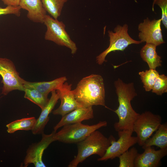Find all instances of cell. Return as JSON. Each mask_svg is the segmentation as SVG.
Instances as JSON below:
<instances>
[{
    "mask_svg": "<svg viewBox=\"0 0 167 167\" xmlns=\"http://www.w3.org/2000/svg\"><path fill=\"white\" fill-rule=\"evenodd\" d=\"M114 85L119 103L118 108L114 111L118 118V122L114 124V128L117 132L124 130L133 131L134 123L139 114L131 105V101L137 96L134 84L126 83L118 78Z\"/></svg>",
    "mask_w": 167,
    "mask_h": 167,
    "instance_id": "obj_1",
    "label": "cell"
},
{
    "mask_svg": "<svg viewBox=\"0 0 167 167\" xmlns=\"http://www.w3.org/2000/svg\"><path fill=\"white\" fill-rule=\"evenodd\" d=\"M73 91L76 101L82 107L99 105L107 108L104 80L100 75L92 74L83 78Z\"/></svg>",
    "mask_w": 167,
    "mask_h": 167,
    "instance_id": "obj_2",
    "label": "cell"
},
{
    "mask_svg": "<svg viewBox=\"0 0 167 167\" xmlns=\"http://www.w3.org/2000/svg\"><path fill=\"white\" fill-rule=\"evenodd\" d=\"M77 144V155L70 162L68 167H77L79 163L93 155L101 157L110 145L111 139L110 137L107 138L96 130Z\"/></svg>",
    "mask_w": 167,
    "mask_h": 167,
    "instance_id": "obj_3",
    "label": "cell"
},
{
    "mask_svg": "<svg viewBox=\"0 0 167 167\" xmlns=\"http://www.w3.org/2000/svg\"><path fill=\"white\" fill-rule=\"evenodd\" d=\"M107 121H100L97 123L89 125L81 122L66 125L57 132L54 138L56 141L66 143H77L82 141L92 132L99 128L106 126Z\"/></svg>",
    "mask_w": 167,
    "mask_h": 167,
    "instance_id": "obj_4",
    "label": "cell"
},
{
    "mask_svg": "<svg viewBox=\"0 0 167 167\" xmlns=\"http://www.w3.org/2000/svg\"><path fill=\"white\" fill-rule=\"evenodd\" d=\"M128 26L125 24L122 26L118 25L114 29V32L108 31L109 45L107 49L96 57V61L98 64L101 65L106 61V57L112 52L123 51L131 44L142 43L140 41L133 39L128 34Z\"/></svg>",
    "mask_w": 167,
    "mask_h": 167,
    "instance_id": "obj_5",
    "label": "cell"
},
{
    "mask_svg": "<svg viewBox=\"0 0 167 167\" xmlns=\"http://www.w3.org/2000/svg\"><path fill=\"white\" fill-rule=\"evenodd\" d=\"M43 24L47 27L45 35V40L67 47L70 49L73 54L76 53L77 49L76 45L66 31L65 25L62 21L46 15Z\"/></svg>",
    "mask_w": 167,
    "mask_h": 167,
    "instance_id": "obj_6",
    "label": "cell"
},
{
    "mask_svg": "<svg viewBox=\"0 0 167 167\" xmlns=\"http://www.w3.org/2000/svg\"><path fill=\"white\" fill-rule=\"evenodd\" d=\"M161 122L162 118L160 115L153 114L150 111L139 114L134 123L133 131L137 135V143L140 146H142L156 131Z\"/></svg>",
    "mask_w": 167,
    "mask_h": 167,
    "instance_id": "obj_7",
    "label": "cell"
},
{
    "mask_svg": "<svg viewBox=\"0 0 167 167\" xmlns=\"http://www.w3.org/2000/svg\"><path fill=\"white\" fill-rule=\"evenodd\" d=\"M0 75L3 85L2 94L7 95L14 90L24 91V84L25 80L19 75L15 66L10 59L0 58Z\"/></svg>",
    "mask_w": 167,
    "mask_h": 167,
    "instance_id": "obj_8",
    "label": "cell"
},
{
    "mask_svg": "<svg viewBox=\"0 0 167 167\" xmlns=\"http://www.w3.org/2000/svg\"><path fill=\"white\" fill-rule=\"evenodd\" d=\"M118 132V139L116 141L113 136L110 137L111 144L107 149L105 154L97 159L98 161H105L118 157L130 148L137 143V138L133 136V131L129 130H124Z\"/></svg>",
    "mask_w": 167,
    "mask_h": 167,
    "instance_id": "obj_9",
    "label": "cell"
},
{
    "mask_svg": "<svg viewBox=\"0 0 167 167\" xmlns=\"http://www.w3.org/2000/svg\"><path fill=\"white\" fill-rule=\"evenodd\" d=\"M161 19L150 20L148 18L138 25V37L142 42L154 44L156 46L165 43L161 28Z\"/></svg>",
    "mask_w": 167,
    "mask_h": 167,
    "instance_id": "obj_10",
    "label": "cell"
},
{
    "mask_svg": "<svg viewBox=\"0 0 167 167\" xmlns=\"http://www.w3.org/2000/svg\"><path fill=\"white\" fill-rule=\"evenodd\" d=\"M56 132L53 131L49 135L43 133L41 140L29 148L24 161V167H27L32 163L34 164L35 167H46L42 161L43 154L49 145L55 141L54 136Z\"/></svg>",
    "mask_w": 167,
    "mask_h": 167,
    "instance_id": "obj_11",
    "label": "cell"
},
{
    "mask_svg": "<svg viewBox=\"0 0 167 167\" xmlns=\"http://www.w3.org/2000/svg\"><path fill=\"white\" fill-rule=\"evenodd\" d=\"M72 84L65 82L56 91L59 95L61 101L59 106L53 111L54 115H59L62 116L78 108L82 107L76 101L71 90Z\"/></svg>",
    "mask_w": 167,
    "mask_h": 167,
    "instance_id": "obj_12",
    "label": "cell"
},
{
    "mask_svg": "<svg viewBox=\"0 0 167 167\" xmlns=\"http://www.w3.org/2000/svg\"><path fill=\"white\" fill-rule=\"evenodd\" d=\"M144 149L143 153L138 154L135 161V167H158L161 159L167 154V148L156 150L150 147Z\"/></svg>",
    "mask_w": 167,
    "mask_h": 167,
    "instance_id": "obj_13",
    "label": "cell"
},
{
    "mask_svg": "<svg viewBox=\"0 0 167 167\" xmlns=\"http://www.w3.org/2000/svg\"><path fill=\"white\" fill-rule=\"evenodd\" d=\"M93 118L92 106L79 108L62 116L60 121L54 126V131L56 132L58 129L65 125L80 122Z\"/></svg>",
    "mask_w": 167,
    "mask_h": 167,
    "instance_id": "obj_14",
    "label": "cell"
},
{
    "mask_svg": "<svg viewBox=\"0 0 167 167\" xmlns=\"http://www.w3.org/2000/svg\"><path fill=\"white\" fill-rule=\"evenodd\" d=\"M51 96L46 105L41 110L39 118L36 119L35 124L32 130L34 135L42 134L45 126L49 120V115L59 99V95L56 90L51 92Z\"/></svg>",
    "mask_w": 167,
    "mask_h": 167,
    "instance_id": "obj_15",
    "label": "cell"
},
{
    "mask_svg": "<svg viewBox=\"0 0 167 167\" xmlns=\"http://www.w3.org/2000/svg\"><path fill=\"white\" fill-rule=\"evenodd\" d=\"M19 6L28 11L27 17L35 23L43 24L46 12L44 9L41 0H20Z\"/></svg>",
    "mask_w": 167,
    "mask_h": 167,
    "instance_id": "obj_16",
    "label": "cell"
},
{
    "mask_svg": "<svg viewBox=\"0 0 167 167\" xmlns=\"http://www.w3.org/2000/svg\"><path fill=\"white\" fill-rule=\"evenodd\" d=\"M67 80L66 76H62L49 81L32 82L25 80L24 86L36 89L48 96L50 92L58 90Z\"/></svg>",
    "mask_w": 167,
    "mask_h": 167,
    "instance_id": "obj_17",
    "label": "cell"
},
{
    "mask_svg": "<svg viewBox=\"0 0 167 167\" xmlns=\"http://www.w3.org/2000/svg\"><path fill=\"white\" fill-rule=\"evenodd\" d=\"M156 47L154 44L146 43L140 50L141 57L147 63L149 69H156L161 66V57L157 54Z\"/></svg>",
    "mask_w": 167,
    "mask_h": 167,
    "instance_id": "obj_18",
    "label": "cell"
},
{
    "mask_svg": "<svg viewBox=\"0 0 167 167\" xmlns=\"http://www.w3.org/2000/svg\"><path fill=\"white\" fill-rule=\"evenodd\" d=\"M156 146L160 149L167 148V124H161L155 134L147 139L142 146L145 148Z\"/></svg>",
    "mask_w": 167,
    "mask_h": 167,
    "instance_id": "obj_19",
    "label": "cell"
},
{
    "mask_svg": "<svg viewBox=\"0 0 167 167\" xmlns=\"http://www.w3.org/2000/svg\"><path fill=\"white\" fill-rule=\"evenodd\" d=\"M36 120L35 117H31L13 121L6 125L7 132L9 133L12 134L18 130H32Z\"/></svg>",
    "mask_w": 167,
    "mask_h": 167,
    "instance_id": "obj_20",
    "label": "cell"
},
{
    "mask_svg": "<svg viewBox=\"0 0 167 167\" xmlns=\"http://www.w3.org/2000/svg\"><path fill=\"white\" fill-rule=\"evenodd\" d=\"M68 0H41L43 7L54 19L60 16L62 8Z\"/></svg>",
    "mask_w": 167,
    "mask_h": 167,
    "instance_id": "obj_21",
    "label": "cell"
},
{
    "mask_svg": "<svg viewBox=\"0 0 167 167\" xmlns=\"http://www.w3.org/2000/svg\"><path fill=\"white\" fill-rule=\"evenodd\" d=\"M24 97L38 106L42 109L49 100L48 96L33 88H25Z\"/></svg>",
    "mask_w": 167,
    "mask_h": 167,
    "instance_id": "obj_22",
    "label": "cell"
},
{
    "mask_svg": "<svg viewBox=\"0 0 167 167\" xmlns=\"http://www.w3.org/2000/svg\"><path fill=\"white\" fill-rule=\"evenodd\" d=\"M139 74L147 92L152 90L154 84L159 74L156 69H149L145 71L139 72Z\"/></svg>",
    "mask_w": 167,
    "mask_h": 167,
    "instance_id": "obj_23",
    "label": "cell"
},
{
    "mask_svg": "<svg viewBox=\"0 0 167 167\" xmlns=\"http://www.w3.org/2000/svg\"><path fill=\"white\" fill-rule=\"evenodd\" d=\"M138 153L137 150L134 147L124 152L118 157V167H135V161Z\"/></svg>",
    "mask_w": 167,
    "mask_h": 167,
    "instance_id": "obj_24",
    "label": "cell"
},
{
    "mask_svg": "<svg viewBox=\"0 0 167 167\" xmlns=\"http://www.w3.org/2000/svg\"><path fill=\"white\" fill-rule=\"evenodd\" d=\"M152 92L158 95L167 92V77L164 74L159 75L152 89Z\"/></svg>",
    "mask_w": 167,
    "mask_h": 167,
    "instance_id": "obj_25",
    "label": "cell"
},
{
    "mask_svg": "<svg viewBox=\"0 0 167 167\" xmlns=\"http://www.w3.org/2000/svg\"><path fill=\"white\" fill-rule=\"evenodd\" d=\"M155 4L158 5L162 11L161 21L166 28H167V0H154L152 5V11H154Z\"/></svg>",
    "mask_w": 167,
    "mask_h": 167,
    "instance_id": "obj_26",
    "label": "cell"
},
{
    "mask_svg": "<svg viewBox=\"0 0 167 167\" xmlns=\"http://www.w3.org/2000/svg\"><path fill=\"white\" fill-rule=\"evenodd\" d=\"M21 8L19 6H7L5 8L0 7V15L8 14H13L17 16L20 15Z\"/></svg>",
    "mask_w": 167,
    "mask_h": 167,
    "instance_id": "obj_27",
    "label": "cell"
},
{
    "mask_svg": "<svg viewBox=\"0 0 167 167\" xmlns=\"http://www.w3.org/2000/svg\"><path fill=\"white\" fill-rule=\"evenodd\" d=\"M4 4L7 6H18L20 0H1Z\"/></svg>",
    "mask_w": 167,
    "mask_h": 167,
    "instance_id": "obj_28",
    "label": "cell"
}]
</instances>
